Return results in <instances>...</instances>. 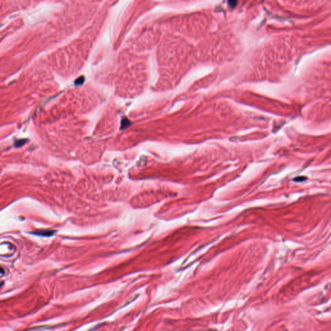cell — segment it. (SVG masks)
<instances>
[{"label": "cell", "instance_id": "cell-3", "mask_svg": "<svg viewBox=\"0 0 331 331\" xmlns=\"http://www.w3.org/2000/svg\"><path fill=\"white\" fill-rule=\"evenodd\" d=\"M4 274V270L2 268L0 267V274Z\"/></svg>", "mask_w": 331, "mask_h": 331}, {"label": "cell", "instance_id": "cell-1", "mask_svg": "<svg viewBox=\"0 0 331 331\" xmlns=\"http://www.w3.org/2000/svg\"><path fill=\"white\" fill-rule=\"evenodd\" d=\"M56 233V231L54 230H40L37 231V232H33V233L34 235L38 236H43V237H51L52 236Z\"/></svg>", "mask_w": 331, "mask_h": 331}, {"label": "cell", "instance_id": "cell-2", "mask_svg": "<svg viewBox=\"0 0 331 331\" xmlns=\"http://www.w3.org/2000/svg\"><path fill=\"white\" fill-rule=\"evenodd\" d=\"M27 142V140L26 139H22V140H18V141L16 142L15 143V146L17 147V148H19L20 146H22L23 145H24Z\"/></svg>", "mask_w": 331, "mask_h": 331}, {"label": "cell", "instance_id": "cell-4", "mask_svg": "<svg viewBox=\"0 0 331 331\" xmlns=\"http://www.w3.org/2000/svg\"><path fill=\"white\" fill-rule=\"evenodd\" d=\"M3 285H4V283H3V282L0 283V288H1V287L3 286Z\"/></svg>", "mask_w": 331, "mask_h": 331}]
</instances>
